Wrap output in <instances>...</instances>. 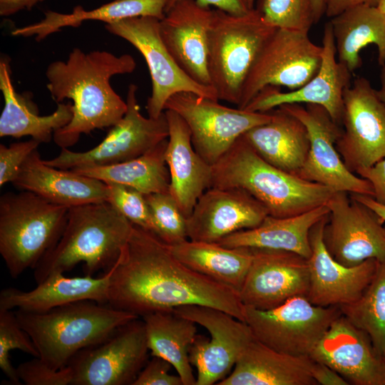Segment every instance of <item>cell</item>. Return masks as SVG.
<instances>
[{
	"label": "cell",
	"mask_w": 385,
	"mask_h": 385,
	"mask_svg": "<svg viewBox=\"0 0 385 385\" xmlns=\"http://www.w3.org/2000/svg\"><path fill=\"white\" fill-rule=\"evenodd\" d=\"M108 304L138 317L199 304L244 322L237 292L188 268L154 233L134 225L112 267Z\"/></svg>",
	"instance_id": "6da1fadb"
},
{
	"label": "cell",
	"mask_w": 385,
	"mask_h": 385,
	"mask_svg": "<svg viewBox=\"0 0 385 385\" xmlns=\"http://www.w3.org/2000/svg\"><path fill=\"white\" fill-rule=\"evenodd\" d=\"M136 62L130 54L116 56L106 51L85 53L75 48L67 61H55L46 71L47 88L57 103L73 101V116L53 138L61 148L75 145L81 134L112 127L124 116L126 101L113 89L110 80L133 72Z\"/></svg>",
	"instance_id": "7a4b0ae2"
},
{
	"label": "cell",
	"mask_w": 385,
	"mask_h": 385,
	"mask_svg": "<svg viewBox=\"0 0 385 385\" xmlns=\"http://www.w3.org/2000/svg\"><path fill=\"white\" fill-rule=\"evenodd\" d=\"M133 225L107 201L68 209L64 230L34 270L36 284L84 263L86 275L109 271L118 261Z\"/></svg>",
	"instance_id": "3957f363"
},
{
	"label": "cell",
	"mask_w": 385,
	"mask_h": 385,
	"mask_svg": "<svg viewBox=\"0 0 385 385\" xmlns=\"http://www.w3.org/2000/svg\"><path fill=\"white\" fill-rule=\"evenodd\" d=\"M212 187L242 190L275 217L298 215L325 205L334 192L268 163L243 135L212 165Z\"/></svg>",
	"instance_id": "277c9868"
},
{
	"label": "cell",
	"mask_w": 385,
	"mask_h": 385,
	"mask_svg": "<svg viewBox=\"0 0 385 385\" xmlns=\"http://www.w3.org/2000/svg\"><path fill=\"white\" fill-rule=\"evenodd\" d=\"M39 358L55 369L66 367L80 351L101 343L115 330L140 317L93 301H78L42 313L16 309Z\"/></svg>",
	"instance_id": "5b68a950"
},
{
	"label": "cell",
	"mask_w": 385,
	"mask_h": 385,
	"mask_svg": "<svg viewBox=\"0 0 385 385\" xmlns=\"http://www.w3.org/2000/svg\"><path fill=\"white\" fill-rule=\"evenodd\" d=\"M68 209L27 190L1 196L0 254L12 278L34 269L58 242Z\"/></svg>",
	"instance_id": "8992f818"
},
{
	"label": "cell",
	"mask_w": 385,
	"mask_h": 385,
	"mask_svg": "<svg viewBox=\"0 0 385 385\" xmlns=\"http://www.w3.org/2000/svg\"><path fill=\"white\" fill-rule=\"evenodd\" d=\"M277 28L252 9L242 15L215 9L207 43V71L218 100L238 106L261 48Z\"/></svg>",
	"instance_id": "52a82bcc"
},
{
	"label": "cell",
	"mask_w": 385,
	"mask_h": 385,
	"mask_svg": "<svg viewBox=\"0 0 385 385\" xmlns=\"http://www.w3.org/2000/svg\"><path fill=\"white\" fill-rule=\"evenodd\" d=\"M322 46L307 32L276 29L257 54L244 83L237 108L245 109L267 86L297 90L318 73Z\"/></svg>",
	"instance_id": "ba28073f"
},
{
	"label": "cell",
	"mask_w": 385,
	"mask_h": 385,
	"mask_svg": "<svg viewBox=\"0 0 385 385\" xmlns=\"http://www.w3.org/2000/svg\"><path fill=\"white\" fill-rule=\"evenodd\" d=\"M218 101L192 92H179L172 96L165 106V110L175 111L185 120L194 149L212 166L240 136L269 122L272 117L271 111L233 108Z\"/></svg>",
	"instance_id": "9c48e42d"
},
{
	"label": "cell",
	"mask_w": 385,
	"mask_h": 385,
	"mask_svg": "<svg viewBox=\"0 0 385 385\" xmlns=\"http://www.w3.org/2000/svg\"><path fill=\"white\" fill-rule=\"evenodd\" d=\"M243 313L257 340L284 354L309 356L342 314L339 307L317 306L305 296L294 297L268 310L244 306Z\"/></svg>",
	"instance_id": "30bf717a"
},
{
	"label": "cell",
	"mask_w": 385,
	"mask_h": 385,
	"mask_svg": "<svg viewBox=\"0 0 385 385\" xmlns=\"http://www.w3.org/2000/svg\"><path fill=\"white\" fill-rule=\"evenodd\" d=\"M160 20L153 16H138L105 26L109 33L132 44L147 63L152 83L151 95L145 106L148 116L160 117L168 100L179 92H192L218 100L212 87L192 80L175 62L161 39Z\"/></svg>",
	"instance_id": "8fae6325"
},
{
	"label": "cell",
	"mask_w": 385,
	"mask_h": 385,
	"mask_svg": "<svg viewBox=\"0 0 385 385\" xmlns=\"http://www.w3.org/2000/svg\"><path fill=\"white\" fill-rule=\"evenodd\" d=\"M137 90L133 83L128 86L124 116L98 145L84 152L63 148L58 156L43 160L44 163L65 170L112 165L138 158L167 139L169 130L165 112L157 118L143 116L137 101Z\"/></svg>",
	"instance_id": "7c38bea8"
},
{
	"label": "cell",
	"mask_w": 385,
	"mask_h": 385,
	"mask_svg": "<svg viewBox=\"0 0 385 385\" xmlns=\"http://www.w3.org/2000/svg\"><path fill=\"white\" fill-rule=\"evenodd\" d=\"M173 311L205 327L210 335L208 339L197 334L189 348L190 361L197 371L196 385L217 384L227 377L255 339L246 322L219 309L190 304Z\"/></svg>",
	"instance_id": "4fadbf2b"
},
{
	"label": "cell",
	"mask_w": 385,
	"mask_h": 385,
	"mask_svg": "<svg viewBox=\"0 0 385 385\" xmlns=\"http://www.w3.org/2000/svg\"><path fill=\"white\" fill-rule=\"evenodd\" d=\"M148 351L144 322L133 319L71 359L72 385H133Z\"/></svg>",
	"instance_id": "5bb4252c"
},
{
	"label": "cell",
	"mask_w": 385,
	"mask_h": 385,
	"mask_svg": "<svg viewBox=\"0 0 385 385\" xmlns=\"http://www.w3.org/2000/svg\"><path fill=\"white\" fill-rule=\"evenodd\" d=\"M344 191L334 192L329 208L323 240L331 256L353 267L374 258L385 260V222L372 209Z\"/></svg>",
	"instance_id": "9a60e30c"
},
{
	"label": "cell",
	"mask_w": 385,
	"mask_h": 385,
	"mask_svg": "<svg viewBox=\"0 0 385 385\" xmlns=\"http://www.w3.org/2000/svg\"><path fill=\"white\" fill-rule=\"evenodd\" d=\"M279 107L297 118L308 131L309 154L299 177L325 185L334 192L374 197L370 182L350 171L342 159L336 147L342 128L323 106L292 103Z\"/></svg>",
	"instance_id": "2e32d148"
},
{
	"label": "cell",
	"mask_w": 385,
	"mask_h": 385,
	"mask_svg": "<svg viewBox=\"0 0 385 385\" xmlns=\"http://www.w3.org/2000/svg\"><path fill=\"white\" fill-rule=\"evenodd\" d=\"M341 123L336 147L350 171L385 158V105L364 77L356 78L344 91Z\"/></svg>",
	"instance_id": "e0dca14e"
},
{
	"label": "cell",
	"mask_w": 385,
	"mask_h": 385,
	"mask_svg": "<svg viewBox=\"0 0 385 385\" xmlns=\"http://www.w3.org/2000/svg\"><path fill=\"white\" fill-rule=\"evenodd\" d=\"M251 249L252 261L238 294L243 306L268 310L294 297H307V259L285 250Z\"/></svg>",
	"instance_id": "ac0fdd59"
},
{
	"label": "cell",
	"mask_w": 385,
	"mask_h": 385,
	"mask_svg": "<svg viewBox=\"0 0 385 385\" xmlns=\"http://www.w3.org/2000/svg\"><path fill=\"white\" fill-rule=\"evenodd\" d=\"M322 59L318 73L301 88L283 93L279 87L267 86L247 106L245 110L268 112L279 106L292 103L323 106L339 125L344 110V93L351 85L352 73L337 58L332 27L328 21L324 28Z\"/></svg>",
	"instance_id": "d6986e66"
},
{
	"label": "cell",
	"mask_w": 385,
	"mask_h": 385,
	"mask_svg": "<svg viewBox=\"0 0 385 385\" xmlns=\"http://www.w3.org/2000/svg\"><path fill=\"white\" fill-rule=\"evenodd\" d=\"M328 215L315 224L309 232L312 248L307 259L309 287L307 299L314 305L340 307L356 301L371 282L379 260L371 258L347 267L336 261L323 240Z\"/></svg>",
	"instance_id": "ffe728a7"
},
{
	"label": "cell",
	"mask_w": 385,
	"mask_h": 385,
	"mask_svg": "<svg viewBox=\"0 0 385 385\" xmlns=\"http://www.w3.org/2000/svg\"><path fill=\"white\" fill-rule=\"evenodd\" d=\"M309 356L335 370L349 384L385 385L384 357L368 334L342 314L332 322Z\"/></svg>",
	"instance_id": "44dd1931"
},
{
	"label": "cell",
	"mask_w": 385,
	"mask_h": 385,
	"mask_svg": "<svg viewBox=\"0 0 385 385\" xmlns=\"http://www.w3.org/2000/svg\"><path fill=\"white\" fill-rule=\"evenodd\" d=\"M268 215L247 192L211 187L197 200L187 218L189 240L218 242L236 232L256 227Z\"/></svg>",
	"instance_id": "7402d4cb"
},
{
	"label": "cell",
	"mask_w": 385,
	"mask_h": 385,
	"mask_svg": "<svg viewBox=\"0 0 385 385\" xmlns=\"http://www.w3.org/2000/svg\"><path fill=\"white\" fill-rule=\"evenodd\" d=\"M213 11L197 0H178L160 20L161 39L175 62L192 80L210 87L207 43Z\"/></svg>",
	"instance_id": "603a6c76"
},
{
	"label": "cell",
	"mask_w": 385,
	"mask_h": 385,
	"mask_svg": "<svg viewBox=\"0 0 385 385\" xmlns=\"http://www.w3.org/2000/svg\"><path fill=\"white\" fill-rule=\"evenodd\" d=\"M164 112L169 130L165 155L170 179L169 192L188 218L199 197L212 187V166L194 149L185 120L172 110Z\"/></svg>",
	"instance_id": "cb8c5ba5"
},
{
	"label": "cell",
	"mask_w": 385,
	"mask_h": 385,
	"mask_svg": "<svg viewBox=\"0 0 385 385\" xmlns=\"http://www.w3.org/2000/svg\"><path fill=\"white\" fill-rule=\"evenodd\" d=\"M18 189L67 207L107 200V184L96 178L46 164L37 150L26 160L12 183Z\"/></svg>",
	"instance_id": "d4e9b609"
},
{
	"label": "cell",
	"mask_w": 385,
	"mask_h": 385,
	"mask_svg": "<svg viewBox=\"0 0 385 385\" xmlns=\"http://www.w3.org/2000/svg\"><path fill=\"white\" fill-rule=\"evenodd\" d=\"M111 273L112 268L98 277L86 274L68 277L63 273H55L29 291L7 287L0 292V309L42 313L83 300L108 304Z\"/></svg>",
	"instance_id": "484cf974"
},
{
	"label": "cell",
	"mask_w": 385,
	"mask_h": 385,
	"mask_svg": "<svg viewBox=\"0 0 385 385\" xmlns=\"http://www.w3.org/2000/svg\"><path fill=\"white\" fill-rule=\"evenodd\" d=\"M309 356L276 351L255 338L245 348L230 374L218 385H316Z\"/></svg>",
	"instance_id": "4316f807"
},
{
	"label": "cell",
	"mask_w": 385,
	"mask_h": 385,
	"mask_svg": "<svg viewBox=\"0 0 385 385\" xmlns=\"http://www.w3.org/2000/svg\"><path fill=\"white\" fill-rule=\"evenodd\" d=\"M272 119L247 131L243 137L266 162L298 176L309 150L305 125L281 107L271 110Z\"/></svg>",
	"instance_id": "83f0119b"
},
{
	"label": "cell",
	"mask_w": 385,
	"mask_h": 385,
	"mask_svg": "<svg viewBox=\"0 0 385 385\" xmlns=\"http://www.w3.org/2000/svg\"><path fill=\"white\" fill-rule=\"evenodd\" d=\"M10 60L3 56L0 61V90L4 106L0 116V136L21 138L29 135L41 143H48L56 130L66 125L73 116L72 104L58 103L48 115H39L37 106L26 93H19L11 78Z\"/></svg>",
	"instance_id": "f1b7e54d"
},
{
	"label": "cell",
	"mask_w": 385,
	"mask_h": 385,
	"mask_svg": "<svg viewBox=\"0 0 385 385\" xmlns=\"http://www.w3.org/2000/svg\"><path fill=\"white\" fill-rule=\"evenodd\" d=\"M328 214L329 208L325 204L295 216L267 215L256 227L236 232L217 243L231 248L285 250L308 259L312 254L310 230Z\"/></svg>",
	"instance_id": "f546056e"
},
{
	"label": "cell",
	"mask_w": 385,
	"mask_h": 385,
	"mask_svg": "<svg viewBox=\"0 0 385 385\" xmlns=\"http://www.w3.org/2000/svg\"><path fill=\"white\" fill-rule=\"evenodd\" d=\"M172 254L192 270L239 294L253 254L248 247H227L217 242L187 240L169 246Z\"/></svg>",
	"instance_id": "4dcf8cb0"
},
{
	"label": "cell",
	"mask_w": 385,
	"mask_h": 385,
	"mask_svg": "<svg viewBox=\"0 0 385 385\" xmlns=\"http://www.w3.org/2000/svg\"><path fill=\"white\" fill-rule=\"evenodd\" d=\"M338 61L352 73L362 64L360 51L369 44L378 48V62L385 66V14L377 6L351 8L331 19Z\"/></svg>",
	"instance_id": "1f68e13d"
},
{
	"label": "cell",
	"mask_w": 385,
	"mask_h": 385,
	"mask_svg": "<svg viewBox=\"0 0 385 385\" xmlns=\"http://www.w3.org/2000/svg\"><path fill=\"white\" fill-rule=\"evenodd\" d=\"M141 317L151 356L168 361L183 385H196L189 348L197 335V324L173 310L156 311Z\"/></svg>",
	"instance_id": "d6a6232c"
},
{
	"label": "cell",
	"mask_w": 385,
	"mask_h": 385,
	"mask_svg": "<svg viewBox=\"0 0 385 385\" xmlns=\"http://www.w3.org/2000/svg\"><path fill=\"white\" fill-rule=\"evenodd\" d=\"M168 0H114L92 10L76 6L72 13L62 14L52 11L45 13L41 21L16 29L13 36L30 37L41 41L62 28L78 27L85 21H101L106 24L128 18L153 16L162 19L165 14Z\"/></svg>",
	"instance_id": "836d02e7"
},
{
	"label": "cell",
	"mask_w": 385,
	"mask_h": 385,
	"mask_svg": "<svg viewBox=\"0 0 385 385\" xmlns=\"http://www.w3.org/2000/svg\"><path fill=\"white\" fill-rule=\"evenodd\" d=\"M167 144L168 138L142 155L130 160L71 170L104 183L133 188L145 195L169 192L170 173L165 159Z\"/></svg>",
	"instance_id": "e575fe53"
},
{
	"label": "cell",
	"mask_w": 385,
	"mask_h": 385,
	"mask_svg": "<svg viewBox=\"0 0 385 385\" xmlns=\"http://www.w3.org/2000/svg\"><path fill=\"white\" fill-rule=\"evenodd\" d=\"M342 314L366 332L376 352L385 353V260L379 261L376 273L362 295L339 307Z\"/></svg>",
	"instance_id": "d590c367"
},
{
	"label": "cell",
	"mask_w": 385,
	"mask_h": 385,
	"mask_svg": "<svg viewBox=\"0 0 385 385\" xmlns=\"http://www.w3.org/2000/svg\"><path fill=\"white\" fill-rule=\"evenodd\" d=\"M154 224V234L171 246L187 240V217L170 192L145 195Z\"/></svg>",
	"instance_id": "8d00e7d4"
},
{
	"label": "cell",
	"mask_w": 385,
	"mask_h": 385,
	"mask_svg": "<svg viewBox=\"0 0 385 385\" xmlns=\"http://www.w3.org/2000/svg\"><path fill=\"white\" fill-rule=\"evenodd\" d=\"M255 8L277 29L309 33L314 24L312 0H257Z\"/></svg>",
	"instance_id": "74e56055"
},
{
	"label": "cell",
	"mask_w": 385,
	"mask_h": 385,
	"mask_svg": "<svg viewBox=\"0 0 385 385\" xmlns=\"http://www.w3.org/2000/svg\"><path fill=\"white\" fill-rule=\"evenodd\" d=\"M14 349L39 357L34 343L19 324L14 312L0 309V368L10 384L19 385L21 380L9 356L11 351Z\"/></svg>",
	"instance_id": "f35d334b"
},
{
	"label": "cell",
	"mask_w": 385,
	"mask_h": 385,
	"mask_svg": "<svg viewBox=\"0 0 385 385\" xmlns=\"http://www.w3.org/2000/svg\"><path fill=\"white\" fill-rule=\"evenodd\" d=\"M106 183L108 186L106 201L133 225L153 233V220L145 195L126 185Z\"/></svg>",
	"instance_id": "ab89813d"
},
{
	"label": "cell",
	"mask_w": 385,
	"mask_h": 385,
	"mask_svg": "<svg viewBox=\"0 0 385 385\" xmlns=\"http://www.w3.org/2000/svg\"><path fill=\"white\" fill-rule=\"evenodd\" d=\"M16 372L26 385H72L73 381L72 371L68 366L55 369L39 357L20 364Z\"/></svg>",
	"instance_id": "60d3db41"
},
{
	"label": "cell",
	"mask_w": 385,
	"mask_h": 385,
	"mask_svg": "<svg viewBox=\"0 0 385 385\" xmlns=\"http://www.w3.org/2000/svg\"><path fill=\"white\" fill-rule=\"evenodd\" d=\"M41 143L34 138L13 143L9 146L0 145V186L13 183L24 163Z\"/></svg>",
	"instance_id": "b9f144b4"
},
{
	"label": "cell",
	"mask_w": 385,
	"mask_h": 385,
	"mask_svg": "<svg viewBox=\"0 0 385 385\" xmlns=\"http://www.w3.org/2000/svg\"><path fill=\"white\" fill-rule=\"evenodd\" d=\"M172 365L158 356H153L143 367L133 385H183L181 378L169 373Z\"/></svg>",
	"instance_id": "7bdbcfd3"
},
{
	"label": "cell",
	"mask_w": 385,
	"mask_h": 385,
	"mask_svg": "<svg viewBox=\"0 0 385 385\" xmlns=\"http://www.w3.org/2000/svg\"><path fill=\"white\" fill-rule=\"evenodd\" d=\"M355 173L370 182L374 192L373 198L385 206V158L371 166L357 170Z\"/></svg>",
	"instance_id": "ee69618b"
},
{
	"label": "cell",
	"mask_w": 385,
	"mask_h": 385,
	"mask_svg": "<svg viewBox=\"0 0 385 385\" xmlns=\"http://www.w3.org/2000/svg\"><path fill=\"white\" fill-rule=\"evenodd\" d=\"M178 0H168L165 12L174 5ZM201 5L205 6H214L217 9L235 14L242 15L247 13L251 9L249 8L246 0H197Z\"/></svg>",
	"instance_id": "f6af8a7d"
},
{
	"label": "cell",
	"mask_w": 385,
	"mask_h": 385,
	"mask_svg": "<svg viewBox=\"0 0 385 385\" xmlns=\"http://www.w3.org/2000/svg\"><path fill=\"white\" fill-rule=\"evenodd\" d=\"M314 361V360H313ZM311 374L317 384L348 385L349 383L335 370L329 366L314 361Z\"/></svg>",
	"instance_id": "bcb514c9"
},
{
	"label": "cell",
	"mask_w": 385,
	"mask_h": 385,
	"mask_svg": "<svg viewBox=\"0 0 385 385\" xmlns=\"http://www.w3.org/2000/svg\"><path fill=\"white\" fill-rule=\"evenodd\" d=\"M381 0H323L324 13L328 18H333L351 8L368 5L378 6Z\"/></svg>",
	"instance_id": "7dc6e473"
},
{
	"label": "cell",
	"mask_w": 385,
	"mask_h": 385,
	"mask_svg": "<svg viewBox=\"0 0 385 385\" xmlns=\"http://www.w3.org/2000/svg\"><path fill=\"white\" fill-rule=\"evenodd\" d=\"M44 0H0V15L8 16L21 10H30L39 2Z\"/></svg>",
	"instance_id": "c3c4849f"
},
{
	"label": "cell",
	"mask_w": 385,
	"mask_h": 385,
	"mask_svg": "<svg viewBox=\"0 0 385 385\" xmlns=\"http://www.w3.org/2000/svg\"><path fill=\"white\" fill-rule=\"evenodd\" d=\"M350 195L375 211L385 222V206L377 202L373 197L354 193Z\"/></svg>",
	"instance_id": "681fc988"
},
{
	"label": "cell",
	"mask_w": 385,
	"mask_h": 385,
	"mask_svg": "<svg viewBox=\"0 0 385 385\" xmlns=\"http://www.w3.org/2000/svg\"><path fill=\"white\" fill-rule=\"evenodd\" d=\"M312 6L314 18V24L319 21L322 16L324 15L323 0H312Z\"/></svg>",
	"instance_id": "f907efd6"
},
{
	"label": "cell",
	"mask_w": 385,
	"mask_h": 385,
	"mask_svg": "<svg viewBox=\"0 0 385 385\" xmlns=\"http://www.w3.org/2000/svg\"><path fill=\"white\" fill-rule=\"evenodd\" d=\"M380 82V88L379 90H376V91L381 101L385 105V66H381Z\"/></svg>",
	"instance_id": "816d5d0a"
},
{
	"label": "cell",
	"mask_w": 385,
	"mask_h": 385,
	"mask_svg": "<svg viewBox=\"0 0 385 385\" xmlns=\"http://www.w3.org/2000/svg\"><path fill=\"white\" fill-rule=\"evenodd\" d=\"M377 7L385 14V0H381Z\"/></svg>",
	"instance_id": "f5cc1de1"
},
{
	"label": "cell",
	"mask_w": 385,
	"mask_h": 385,
	"mask_svg": "<svg viewBox=\"0 0 385 385\" xmlns=\"http://www.w3.org/2000/svg\"><path fill=\"white\" fill-rule=\"evenodd\" d=\"M246 1L250 9H252L255 8V4L256 2V0H246Z\"/></svg>",
	"instance_id": "db71d44e"
},
{
	"label": "cell",
	"mask_w": 385,
	"mask_h": 385,
	"mask_svg": "<svg viewBox=\"0 0 385 385\" xmlns=\"http://www.w3.org/2000/svg\"><path fill=\"white\" fill-rule=\"evenodd\" d=\"M383 357H384V362H385V353L384 354Z\"/></svg>",
	"instance_id": "11a10c76"
}]
</instances>
